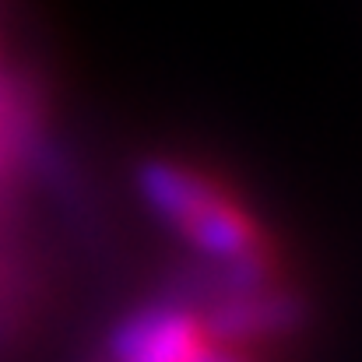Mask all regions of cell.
<instances>
[{"label": "cell", "mask_w": 362, "mask_h": 362, "mask_svg": "<svg viewBox=\"0 0 362 362\" xmlns=\"http://www.w3.org/2000/svg\"><path fill=\"white\" fill-rule=\"evenodd\" d=\"M204 341L208 338L190 313L151 306L113 331L110 352L117 362H194Z\"/></svg>", "instance_id": "cell-1"}, {"label": "cell", "mask_w": 362, "mask_h": 362, "mask_svg": "<svg viewBox=\"0 0 362 362\" xmlns=\"http://www.w3.org/2000/svg\"><path fill=\"white\" fill-rule=\"evenodd\" d=\"M194 362H246L243 356H236V352H229V349H218V345H201L197 349V356H194Z\"/></svg>", "instance_id": "cell-4"}, {"label": "cell", "mask_w": 362, "mask_h": 362, "mask_svg": "<svg viewBox=\"0 0 362 362\" xmlns=\"http://www.w3.org/2000/svg\"><path fill=\"white\" fill-rule=\"evenodd\" d=\"M141 194L180 233H187L215 201L226 197L201 173H190L176 162H144L141 165Z\"/></svg>", "instance_id": "cell-2"}, {"label": "cell", "mask_w": 362, "mask_h": 362, "mask_svg": "<svg viewBox=\"0 0 362 362\" xmlns=\"http://www.w3.org/2000/svg\"><path fill=\"white\" fill-rule=\"evenodd\" d=\"M296 320H299V306L292 299L243 292L236 299H229L222 310H215L201 331L211 341H246L253 334L278 331V327H288Z\"/></svg>", "instance_id": "cell-3"}]
</instances>
